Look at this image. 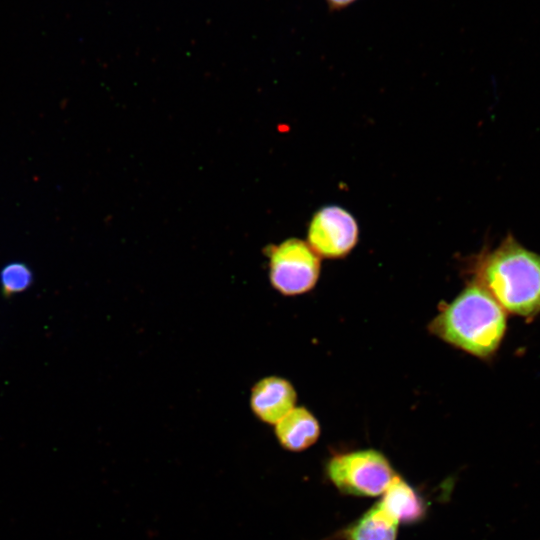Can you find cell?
I'll list each match as a JSON object with an SVG mask.
<instances>
[{"label":"cell","instance_id":"cell-1","mask_svg":"<svg viewBox=\"0 0 540 540\" xmlns=\"http://www.w3.org/2000/svg\"><path fill=\"white\" fill-rule=\"evenodd\" d=\"M475 282L507 314L532 321L540 314V254L524 247L512 233L495 247H484L470 260Z\"/></svg>","mask_w":540,"mask_h":540},{"label":"cell","instance_id":"cell-2","mask_svg":"<svg viewBox=\"0 0 540 540\" xmlns=\"http://www.w3.org/2000/svg\"><path fill=\"white\" fill-rule=\"evenodd\" d=\"M507 315L492 295L472 280L432 320L429 329L448 344L489 360L505 337Z\"/></svg>","mask_w":540,"mask_h":540},{"label":"cell","instance_id":"cell-3","mask_svg":"<svg viewBox=\"0 0 540 540\" xmlns=\"http://www.w3.org/2000/svg\"><path fill=\"white\" fill-rule=\"evenodd\" d=\"M326 471L339 491L365 497L383 494L396 476L388 459L374 449L336 454L328 461Z\"/></svg>","mask_w":540,"mask_h":540},{"label":"cell","instance_id":"cell-4","mask_svg":"<svg viewBox=\"0 0 540 540\" xmlns=\"http://www.w3.org/2000/svg\"><path fill=\"white\" fill-rule=\"evenodd\" d=\"M269 277L281 294L294 296L314 288L320 275V258L303 240L290 238L272 246Z\"/></svg>","mask_w":540,"mask_h":540},{"label":"cell","instance_id":"cell-5","mask_svg":"<svg viewBox=\"0 0 540 540\" xmlns=\"http://www.w3.org/2000/svg\"><path fill=\"white\" fill-rule=\"evenodd\" d=\"M358 239L355 218L339 206L321 208L309 224L307 243L319 257L343 258L356 246Z\"/></svg>","mask_w":540,"mask_h":540},{"label":"cell","instance_id":"cell-6","mask_svg":"<svg viewBox=\"0 0 540 540\" xmlns=\"http://www.w3.org/2000/svg\"><path fill=\"white\" fill-rule=\"evenodd\" d=\"M296 400V391L289 381L269 376L254 385L250 405L259 420L275 425L295 407Z\"/></svg>","mask_w":540,"mask_h":540},{"label":"cell","instance_id":"cell-7","mask_svg":"<svg viewBox=\"0 0 540 540\" xmlns=\"http://www.w3.org/2000/svg\"><path fill=\"white\" fill-rule=\"evenodd\" d=\"M275 435L286 450L300 452L318 440L320 425L308 409L294 407L275 424Z\"/></svg>","mask_w":540,"mask_h":540},{"label":"cell","instance_id":"cell-8","mask_svg":"<svg viewBox=\"0 0 540 540\" xmlns=\"http://www.w3.org/2000/svg\"><path fill=\"white\" fill-rule=\"evenodd\" d=\"M379 504L399 523H415L425 515V504L415 489L396 475Z\"/></svg>","mask_w":540,"mask_h":540},{"label":"cell","instance_id":"cell-9","mask_svg":"<svg viewBox=\"0 0 540 540\" xmlns=\"http://www.w3.org/2000/svg\"><path fill=\"white\" fill-rule=\"evenodd\" d=\"M399 522L377 503L346 531L347 540H396Z\"/></svg>","mask_w":540,"mask_h":540},{"label":"cell","instance_id":"cell-10","mask_svg":"<svg viewBox=\"0 0 540 540\" xmlns=\"http://www.w3.org/2000/svg\"><path fill=\"white\" fill-rule=\"evenodd\" d=\"M32 281L31 269L20 262L10 263L0 272V284L6 296L25 291L32 284Z\"/></svg>","mask_w":540,"mask_h":540},{"label":"cell","instance_id":"cell-11","mask_svg":"<svg viewBox=\"0 0 540 540\" xmlns=\"http://www.w3.org/2000/svg\"><path fill=\"white\" fill-rule=\"evenodd\" d=\"M356 0H326L328 6L333 10H340L343 9L352 3H354Z\"/></svg>","mask_w":540,"mask_h":540}]
</instances>
